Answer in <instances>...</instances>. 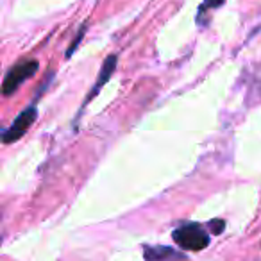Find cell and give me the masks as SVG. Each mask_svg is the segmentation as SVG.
<instances>
[{
  "instance_id": "277c9868",
  "label": "cell",
  "mask_w": 261,
  "mask_h": 261,
  "mask_svg": "<svg viewBox=\"0 0 261 261\" xmlns=\"http://www.w3.org/2000/svg\"><path fill=\"white\" fill-rule=\"evenodd\" d=\"M116 65H118V58H116V56H109V58L104 61V65H102L100 73H98L97 81H95V84H93V86H91L90 93H88L86 97H84L83 106H81L79 113H77V116H75V123L79 122V118H81V113H83V109L86 108V106L90 104V102L93 100V98L97 97L98 93H100V90L106 86V83H108V81L111 79V75H113V73H115Z\"/></svg>"
},
{
  "instance_id": "ba28073f",
  "label": "cell",
  "mask_w": 261,
  "mask_h": 261,
  "mask_svg": "<svg viewBox=\"0 0 261 261\" xmlns=\"http://www.w3.org/2000/svg\"><path fill=\"white\" fill-rule=\"evenodd\" d=\"M224 227H225L224 220H211L210 222V229H211V232H215V234H220V232L224 231Z\"/></svg>"
},
{
  "instance_id": "6da1fadb",
  "label": "cell",
  "mask_w": 261,
  "mask_h": 261,
  "mask_svg": "<svg viewBox=\"0 0 261 261\" xmlns=\"http://www.w3.org/2000/svg\"><path fill=\"white\" fill-rule=\"evenodd\" d=\"M172 238L181 249L186 250H202L211 242V236L206 231V227L200 224H195V222H190V224L174 229Z\"/></svg>"
},
{
  "instance_id": "7a4b0ae2",
  "label": "cell",
  "mask_w": 261,
  "mask_h": 261,
  "mask_svg": "<svg viewBox=\"0 0 261 261\" xmlns=\"http://www.w3.org/2000/svg\"><path fill=\"white\" fill-rule=\"evenodd\" d=\"M38 68H40V63H38L36 59H23V61L16 63V65L13 66V68H9L8 73H6L4 83H2V93H4L6 97L13 95L27 79H31V77L38 72Z\"/></svg>"
},
{
  "instance_id": "52a82bcc",
  "label": "cell",
  "mask_w": 261,
  "mask_h": 261,
  "mask_svg": "<svg viewBox=\"0 0 261 261\" xmlns=\"http://www.w3.org/2000/svg\"><path fill=\"white\" fill-rule=\"evenodd\" d=\"M84 33H86V25H83V27H81V31H79V33H77L75 40H73L72 43H70L68 50H66V54H65V58H66V59H70V58H72V54L77 50V47H79L81 40H83V38H84Z\"/></svg>"
},
{
  "instance_id": "3957f363",
  "label": "cell",
  "mask_w": 261,
  "mask_h": 261,
  "mask_svg": "<svg viewBox=\"0 0 261 261\" xmlns=\"http://www.w3.org/2000/svg\"><path fill=\"white\" fill-rule=\"evenodd\" d=\"M36 118H38V109L34 104L29 106L27 109H23V111L15 118V122L4 130V135H2V143H4V145H9V143H13V142H18L27 130L31 129V125L36 122Z\"/></svg>"
},
{
  "instance_id": "5b68a950",
  "label": "cell",
  "mask_w": 261,
  "mask_h": 261,
  "mask_svg": "<svg viewBox=\"0 0 261 261\" xmlns=\"http://www.w3.org/2000/svg\"><path fill=\"white\" fill-rule=\"evenodd\" d=\"M143 257L147 261H186V256L167 245H145Z\"/></svg>"
},
{
  "instance_id": "8992f818",
  "label": "cell",
  "mask_w": 261,
  "mask_h": 261,
  "mask_svg": "<svg viewBox=\"0 0 261 261\" xmlns=\"http://www.w3.org/2000/svg\"><path fill=\"white\" fill-rule=\"evenodd\" d=\"M225 0H204L202 4L199 8V13H197V22L199 23H204V16H206L207 9H215V8H220L224 4Z\"/></svg>"
}]
</instances>
